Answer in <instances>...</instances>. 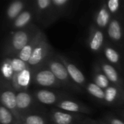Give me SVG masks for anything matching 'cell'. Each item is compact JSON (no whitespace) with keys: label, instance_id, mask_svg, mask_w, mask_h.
<instances>
[{"label":"cell","instance_id":"6da1fadb","mask_svg":"<svg viewBox=\"0 0 124 124\" xmlns=\"http://www.w3.org/2000/svg\"><path fill=\"white\" fill-rule=\"evenodd\" d=\"M39 31L40 29L33 23L25 29L11 31L4 43V54L7 57H16Z\"/></svg>","mask_w":124,"mask_h":124},{"label":"cell","instance_id":"7a4b0ae2","mask_svg":"<svg viewBox=\"0 0 124 124\" xmlns=\"http://www.w3.org/2000/svg\"><path fill=\"white\" fill-rule=\"evenodd\" d=\"M52 46L44 34L41 41L32 53L28 62L31 72L43 67L46 61L52 56Z\"/></svg>","mask_w":124,"mask_h":124},{"label":"cell","instance_id":"3957f363","mask_svg":"<svg viewBox=\"0 0 124 124\" xmlns=\"http://www.w3.org/2000/svg\"><path fill=\"white\" fill-rule=\"evenodd\" d=\"M32 6L35 11L36 20L45 27L52 25L59 19L52 0H37L32 2Z\"/></svg>","mask_w":124,"mask_h":124},{"label":"cell","instance_id":"277c9868","mask_svg":"<svg viewBox=\"0 0 124 124\" xmlns=\"http://www.w3.org/2000/svg\"><path fill=\"white\" fill-rule=\"evenodd\" d=\"M50 70L52 73L55 76L57 80L63 85V86H67L74 90L80 91L81 89L73 82L71 80L68 72L64 65V64L59 60L57 57H50L45 65H44Z\"/></svg>","mask_w":124,"mask_h":124},{"label":"cell","instance_id":"5b68a950","mask_svg":"<svg viewBox=\"0 0 124 124\" xmlns=\"http://www.w3.org/2000/svg\"><path fill=\"white\" fill-rule=\"evenodd\" d=\"M124 15L113 17L107 30L109 41L120 50L124 49Z\"/></svg>","mask_w":124,"mask_h":124},{"label":"cell","instance_id":"8992f818","mask_svg":"<svg viewBox=\"0 0 124 124\" xmlns=\"http://www.w3.org/2000/svg\"><path fill=\"white\" fill-rule=\"evenodd\" d=\"M15 90L12 86L11 84L1 81V105L8 109L16 118L19 124H21L22 116L20 113L17 107V99Z\"/></svg>","mask_w":124,"mask_h":124},{"label":"cell","instance_id":"52a82bcc","mask_svg":"<svg viewBox=\"0 0 124 124\" xmlns=\"http://www.w3.org/2000/svg\"><path fill=\"white\" fill-rule=\"evenodd\" d=\"M32 81L41 87L60 88L63 86L52 72L45 66L32 72Z\"/></svg>","mask_w":124,"mask_h":124},{"label":"cell","instance_id":"ba28073f","mask_svg":"<svg viewBox=\"0 0 124 124\" xmlns=\"http://www.w3.org/2000/svg\"><path fill=\"white\" fill-rule=\"evenodd\" d=\"M106 41L105 31L92 24L89 28V35L86 39V45L89 50L94 54L102 52Z\"/></svg>","mask_w":124,"mask_h":124},{"label":"cell","instance_id":"9c48e42d","mask_svg":"<svg viewBox=\"0 0 124 124\" xmlns=\"http://www.w3.org/2000/svg\"><path fill=\"white\" fill-rule=\"evenodd\" d=\"M57 57L59 60L64 64L65 66L68 74L73 81V82L81 89H84L86 85L87 84L86 77L82 71L76 66V64L72 62L69 59L65 57L62 54H57Z\"/></svg>","mask_w":124,"mask_h":124},{"label":"cell","instance_id":"30bf717a","mask_svg":"<svg viewBox=\"0 0 124 124\" xmlns=\"http://www.w3.org/2000/svg\"><path fill=\"white\" fill-rule=\"evenodd\" d=\"M121 50L115 45L107 41L105 46L102 49V53L105 59L113 66H114L118 70L121 72L124 71V63L122 57V53Z\"/></svg>","mask_w":124,"mask_h":124},{"label":"cell","instance_id":"8fae6325","mask_svg":"<svg viewBox=\"0 0 124 124\" xmlns=\"http://www.w3.org/2000/svg\"><path fill=\"white\" fill-rule=\"evenodd\" d=\"M34 19H36L34 9L32 5L28 6L9 25L11 31H17L28 28L33 24Z\"/></svg>","mask_w":124,"mask_h":124},{"label":"cell","instance_id":"7c38bea8","mask_svg":"<svg viewBox=\"0 0 124 124\" xmlns=\"http://www.w3.org/2000/svg\"><path fill=\"white\" fill-rule=\"evenodd\" d=\"M98 64L111 84L124 89V78L120 75L118 70L114 66L110 64L105 59H103L102 57L101 59H100Z\"/></svg>","mask_w":124,"mask_h":124},{"label":"cell","instance_id":"4fadbf2b","mask_svg":"<svg viewBox=\"0 0 124 124\" xmlns=\"http://www.w3.org/2000/svg\"><path fill=\"white\" fill-rule=\"evenodd\" d=\"M28 1L23 0H15L11 1L6 8L4 12V21L6 24L9 26L18 15L28 7Z\"/></svg>","mask_w":124,"mask_h":124},{"label":"cell","instance_id":"5bb4252c","mask_svg":"<svg viewBox=\"0 0 124 124\" xmlns=\"http://www.w3.org/2000/svg\"><path fill=\"white\" fill-rule=\"evenodd\" d=\"M55 106L62 110L75 114H89L92 113V110L88 106L68 99L61 100L55 105Z\"/></svg>","mask_w":124,"mask_h":124},{"label":"cell","instance_id":"9a60e30c","mask_svg":"<svg viewBox=\"0 0 124 124\" xmlns=\"http://www.w3.org/2000/svg\"><path fill=\"white\" fill-rule=\"evenodd\" d=\"M104 103L110 106H118L124 103V89L111 84L105 90Z\"/></svg>","mask_w":124,"mask_h":124},{"label":"cell","instance_id":"2e32d148","mask_svg":"<svg viewBox=\"0 0 124 124\" xmlns=\"http://www.w3.org/2000/svg\"><path fill=\"white\" fill-rule=\"evenodd\" d=\"M112 18L113 16L108 11L104 1L94 13L93 17V25L103 31H106Z\"/></svg>","mask_w":124,"mask_h":124},{"label":"cell","instance_id":"e0dca14e","mask_svg":"<svg viewBox=\"0 0 124 124\" xmlns=\"http://www.w3.org/2000/svg\"><path fill=\"white\" fill-rule=\"evenodd\" d=\"M31 81L32 72L31 69L28 68L19 73L14 74L11 85L17 92L20 91H26Z\"/></svg>","mask_w":124,"mask_h":124},{"label":"cell","instance_id":"ac0fdd59","mask_svg":"<svg viewBox=\"0 0 124 124\" xmlns=\"http://www.w3.org/2000/svg\"><path fill=\"white\" fill-rule=\"evenodd\" d=\"M44 34L45 33L42 31L40 30L33 36V38L28 43V44L17 54V55L16 57H17L20 60H22L24 62L28 63V60L31 58V56L32 53L33 52V51L35 50L36 46L39 45V44L41 41V39H42L43 36H44Z\"/></svg>","mask_w":124,"mask_h":124},{"label":"cell","instance_id":"d6986e66","mask_svg":"<svg viewBox=\"0 0 124 124\" xmlns=\"http://www.w3.org/2000/svg\"><path fill=\"white\" fill-rule=\"evenodd\" d=\"M52 121L55 124H72L81 118L79 114L71 113L58 110H53L50 115Z\"/></svg>","mask_w":124,"mask_h":124},{"label":"cell","instance_id":"ffe728a7","mask_svg":"<svg viewBox=\"0 0 124 124\" xmlns=\"http://www.w3.org/2000/svg\"><path fill=\"white\" fill-rule=\"evenodd\" d=\"M35 96L36 100H38L40 103L48 105H55L59 101L62 100L61 95L47 89H39L36 91Z\"/></svg>","mask_w":124,"mask_h":124},{"label":"cell","instance_id":"44dd1931","mask_svg":"<svg viewBox=\"0 0 124 124\" xmlns=\"http://www.w3.org/2000/svg\"><path fill=\"white\" fill-rule=\"evenodd\" d=\"M17 99V109L21 114L22 117H23L22 113L23 111H26L28 109L31 108L33 102V97L30 93L26 91H20L17 92L16 94Z\"/></svg>","mask_w":124,"mask_h":124},{"label":"cell","instance_id":"7402d4cb","mask_svg":"<svg viewBox=\"0 0 124 124\" xmlns=\"http://www.w3.org/2000/svg\"><path fill=\"white\" fill-rule=\"evenodd\" d=\"M92 78L93 82L104 90H105L108 87H109L111 85V83L110 82L105 74L103 73L98 63L96 64L94 67Z\"/></svg>","mask_w":124,"mask_h":124},{"label":"cell","instance_id":"603a6c76","mask_svg":"<svg viewBox=\"0 0 124 124\" xmlns=\"http://www.w3.org/2000/svg\"><path fill=\"white\" fill-rule=\"evenodd\" d=\"M54 9L59 18L65 16L71 7L72 1L70 0H52Z\"/></svg>","mask_w":124,"mask_h":124},{"label":"cell","instance_id":"cb8c5ba5","mask_svg":"<svg viewBox=\"0 0 124 124\" xmlns=\"http://www.w3.org/2000/svg\"><path fill=\"white\" fill-rule=\"evenodd\" d=\"M1 73L4 81L11 84L13 76H14V71L11 64V59L10 57H5L1 65Z\"/></svg>","mask_w":124,"mask_h":124},{"label":"cell","instance_id":"d4e9b609","mask_svg":"<svg viewBox=\"0 0 124 124\" xmlns=\"http://www.w3.org/2000/svg\"><path fill=\"white\" fill-rule=\"evenodd\" d=\"M105 4L113 17H117L124 15V1L109 0L105 1Z\"/></svg>","mask_w":124,"mask_h":124},{"label":"cell","instance_id":"484cf974","mask_svg":"<svg viewBox=\"0 0 124 124\" xmlns=\"http://www.w3.org/2000/svg\"><path fill=\"white\" fill-rule=\"evenodd\" d=\"M84 89L89 94H90L91 96L96 98L100 102H104L105 96V90L100 88L96 84H94V82L87 83Z\"/></svg>","mask_w":124,"mask_h":124},{"label":"cell","instance_id":"4316f807","mask_svg":"<svg viewBox=\"0 0 124 124\" xmlns=\"http://www.w3.org/2000/svg\"><path fill=\"white\" fill-rule=\"evenodd\" d=\"M0 124H20L15 116L8 109L1 105L0 107Z\"/></svg>","mask_w":124,"mask_h":124},{"label":"cell","instance_id":"83f0119b","mask_svg":"<svg viewBox=\"0 0 124 124\" xmlns=\"http://www.w3.org/2000/svg\"><path fill=\"white\" fill-rule=\"evenodd\" d=\"M10 59H11V64H12V67L14 71V74L19 73L23 71L24 70L30 68L27 62L20 60L17 57H10Z\"/></svg>","mask_w":124,"mask_h":124},{"label":"cell","instance_id":"f1b7e54d","mask_svg":"<svg viewBox=\"0 0 124 124\" xmlns=\"http://www.w3.org/2000/svg\"><path fill=\"white\" fill-rule=\"evenodd\" d=\"M20 124H46V121L41 116L28 115L22 118Z\"/></svg>","mask_w":124,"mask_h":124},{"label":"cell","instance_id":"f546056e","mask_svg":"<svg viewBox=\"0 0 124 124\" xmlns=\"http://www.w3.org/2000/svg\"><path fill=\"white\" fill-rule=\"evenodd\" d=\"M104 121L108 124H124V121L113 115H108L104 117Z\"/></svg>","mask_w":124,"mask_h":124},{"label":"cell","instance_id":"4dcf8cb0","mask_svg":"<svg viewBox=\"0 0 124 124\" xmlns=\"http://www.w3.org/2000/svg\"><path fill=\"white\" fill-rule=\"evenodd\" d=\"M101 124H107V123H105V121H102V122H101Z\"/></svg>","mask_w":124,"mask_h":124},{"label":"cell","instance_id":"1f68e13d","mask_svg":"<svg viewBox=\"0 0 124 124\" xmlns=\"http://www.w3.org/2000/svg\"><path fill=\"white\" fill-rule=\"evenodd\" d=\"M123 118H124V112H123Z\"/></svg>","mask_w":124,"mask_h":124},{"label":"cell","instance_id":"d6a6232c","mask_svg":"<svg viewBox=\"0 0 124 124\" xmlns=\"http://www.w3.org/2000/svg\"><path fill=\"white\" fill-rule=\"evenodd\" d=\"M95 124V123H92V124Z\"/></svg>","mask_w":124,"mask_h":124}]
</instances>
